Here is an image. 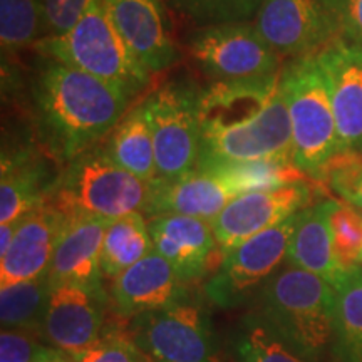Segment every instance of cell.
I'll list each match as a JSON object with an SVG mask.
<instances>
[{"mask_svg": "<svg viewBox=\"0 0 362 362\" xmlns=\"http://www.w3.org/2000/svg\"><path fill=\"white\" fill-rule=\"evenodd\" d=\"M56 180H49L45 161L29 149L8 153L4 149L0 176V225L17 223L27 214L47 202Z\"/></svg>", "mask_w": 362, "mask_h": 362, "instance_id": "22", "label": "cell"}, {"mask_svg": "<svg viewBox=\"0 0 362 362\" xmlns=\"http://www.w3.org/2000/svg\"><path fill=\"white\" fill-rule=\"evenodd\" d=\"M17 223H19V221H17ZM17 223L0 225V257L6 255L8 247H11L13 235H16V230H17Z\"/></svg>", "mask_w": 362, "mask_h": 362, "instance_id": "36", "label": "cell"}, {"mask_svg": "<svg viewBox=\"0 0 362 362\" xmlns=\"http://www.w3.org/2000/svg\"><path fill=\"white\" fill-rule=\"evenodd\" d=\"M330 188L349 205L362 210V156L339 155L327 171Z\"/></svg>", "mask_w": 362, "mask_h": 362, "instance_id": "33", "label": "cell"}, {"mask_svg": "<svg viewBox=\"0 0 362 362\" xmlns=\"http://www.w3.org/2000/svg\"><path fill=\"white\" fill-rule=\"evenodd\" d=\"M49 296H51V282L47 274L33 280L0 287L2 329L27 330L42 336Z\"/></svg>", "mask_w": 362, "mask_h": 362, "instance_id": "25", "label": "cell"}, {"mask_svg": "<svg viewBox=\"0 0 362 362\" xmlns=\"http://www.w3.org/2000/svg\"><path fill=\"white\" fill-rule=\"evenodd\" d=\"M44 37L42 0H0L2 57H11Z\"/></svg>", "mask_w": 362, "mask_h": 362, "instance_id": "27", "label": "cell"}, {"mask_svg": "<svg viewBox=\"0 0 362 362\" xmlns=\"http://www.w3.org/2000/svg\"><path fill=\"white\" fill-rule=\"evenodd\" d=\"M188 52L214 81L270 78L282 71V57L247 22L202 27L189 37Z\"/></svg>", "mask_w": 362, "mask_h": 362, "instance_id": "8", "label": "cell"}, {"mask_svg": "<svg viewBox=\"0 0 362 362\" xmlns=\"http://www.w3.org/2000/svg\"><path fill=\"white\" fill-rule=\"evenodd\" d=\"M69 220L45 202L17 223L16 235L0 257V287L45 275Z\"/></svg>", "mask_w": 362, "mask_h": 362, "instance_id": "18", "label": "cell"}, {"mask_svg": "<svg viewBox=\"0 0 362 362\" xmlns=\"http://www.w3.org/2000/svg\"><path fill=\"white\" fill-rule=\"evenodd\" d=\"M202 153L198 168L255 161L292 163V124L280 89L270 78L214 81L200 90Z\"/></svg>", "mask_w": 362, "mask_h": 362, "instance_id": "1", "label": "cell"}, {"mask_svg": "<svg viewBox=\"0 0 362 362\" xmlns=\"http://www.w3.org/2000/svg\"><path fill=\"white\" fill-rule=\"evenodd\" d=\"M259 320L302 359L319 361L336 337V288L293 265L275 272L262 291Z\"/></svg>", "mask_w": 362, "mask_h": 362, "instance_id": "3", "label": "cell"}, {"mask_svg": "<svg viewBox=\"0 0 362 362\" xmlns=\"http://www.w3.org/2000/svg\"><path fill=\"white\" fill-rule=\"evenodd\" d=\"M155 252L166 259L185 284L218 270L225 253L216 243L210 221L188 215L165 214L148 221Z\"/></svg>", "mask_w": 362, "mask_h": 362, "instance_id": "16", "label": "cell"}, {"mask_svg": "<svg viewBox=\"0 0 362 362\" xmlns=\"http://www.w3.org/2000/svg\"><path fill=\"white\" fill-rule=\"evenodd\" d=\"M151 183L121 168L101 146H93L67 163L57 175L47 202L67 220L112 221L146 214Z\"/></svg>", "mask_w": 362, "mask_h": 362, "instance_id": "6", "label": "cell"}, {"mask_svg": "<svg viewBox=\"0 0 362 362\" xmlns=\"http://www.w3.org/2000/svg\"><path fill=\"white\" fill-rule=\"evenodd\" d=\"M153 250L155 245L143 214H131L110 221L101 250L103 277L115 280Z\"/></svg>", "mask_w": 362, "mask_h": 362, "instance_id": "24", "label": "cell"}, {"mask_svg": "<svg viewBox=\"0 0 362 362\" xmlns=\"http://www.w3.org/2000/svg\"><path fill=\"white\" fill-rule=\"evenodd\" d=\"M336 203L334 200H325L298 211L287 250L291 265L319 275L334 287L347 272L339 264L334 252L330 214Z\"/></svg>", "mask_w": 362, "mask_h": 362, "instance_id": "21", "label": "cell"}, {"mask_svg": "<svg viewBox=\"0 0 362 362\" xmlns=\"http://www.w3.org/2000/svg\"><path fill=\"white\" fill-rule=\"evenodd\" d=\"M104 292L79 284L51 285L42 336L67 356L78 354L106 334Z\"/></svg>", "mask_w": 362, "mask_h": 362, "instance_id": "14", "label": "cell"}, {"mask_svg": "<svg viewBox=\"0 0 362 362\" xmlns=\"http://www.w3.org/2000/svg\"><path fill=\"white\" fill-rule=\"evenodd\" d=\"M337 37L362 45V0H324Z\"/></svg>", "mask_w": 362, "mask_h": 362, "instance_id": "35", "label": "cell"}, {"mask_svg": "<svg viewBox=\"0 0 362 362\" xmlns=\"http://www.w3.org/2000/svg\"><path fill=\"white\" fill-rule=\"evenodd\" d=\"M107 220H69L54 252L47 277L51 285L79 284L103 291L101 250Z\"/></svg>", "mask_w": 362, "mask_h": 362, "instance_id": "20", "label": "cell"}, {"mask_svg": "<svg viewBox=\"0 0 362 362\" xmlns=\"http://www.w3.org/2000/svg\"><path fill=\"white\" fill-rule=\"evenodd\" d=\"M33 47L40 57L96 76L131 98L141 93L153 76L117 30L103 0H93L67 33L45 35Z\"/></svg>", "mask_w": 362, "mask_h": 362, "instance_id": "5", "label": "cell"}, {"mask_svg": "<svg viewBox=\"0 0 362 362\" xmlns=\"http://www.w3.org/2000/svg\"><path fill=\"white\" fill-rule=\"evenodd\" d=\"M144 103L155 141L156 180L173 181L197 170L202 153L200 89L168 83Z\"/></svg>", "mask_w": 362, "mask_h": 362, "instance_id": "7", "label": "cell"}, {"mask_svg": "<svg viewBox=\"0 0 362 362\" xmlns=\"http://www.w3.org/2000/svg\"><path fill=\"white\" fill-rule=\"evenodd\" d=\"M44 362H71V361H69V356H67V354H61V356L54 357V359H49V361H44Z\"/></svg>", "mask_w": 362, "mask_h": 362, "instance_id": "37", "label": "cell"}, {"mask_svg": "<svg viewBox=\"0 0 362 362\" xmlns=\"http://www.w3.org/2000/svg\"><path fill=\"white\" fill-rule=\"evenodd\" d=\"M104 151L116 165L153 183L156 180V158L153 131L149 124L146 103L136 104L106 136Z\"/></svg>", "mask_w": 362, "mask_h": 362, "instance_id": "23", "label": "cell"}, {"mask_svg": "<svg viewBox=\"0 0 362 362\" xmlns=\"http://www.w3.org/2000/svg\"><path fill=\"white\" fill-rule=\"evenodd\" d=\"M310 198V187L304 180L233 198L211 221L220 250L226 255L248 238L282 223L309 206Z\"/></svg>", "mask_w": 362, "mask_h": 362, "instance_id": "11", "label": "cell"}, {"mask_svg": "<svg viewBox=\"0 0 362 362\" xmlns=\"http://www.w3.org/2000/svg\"><path fill=\"white\" fill-rule=\"evenodd\" d=\"M187 19L203 27L248 22L257 16L264 0H166Z\"/></svg>", "mask_w": 362, "mask_h": 362, "instance_id": "28", "label": "cell"}, {"mask_svg": "<svg viewBox=\"0 0 362 362\" xmlns=\"http://www.w3.org/2000/svg\"><path fill=\"white\" fill-rule=\"evenodd\" d=\"M334 288L336 354L341 362H362V267L347 270Z\"/></svg>", "mask_w": 362, "mask_h": 362, "instance_id": "26", "label": "cell"}, {"mask_svg": "<svg viewBox=\"0 0 362 362\" xmlns=\"http://www.w3.org/2000/svg\"><path fill=\"white\" fill-rule=\"evenodd\" d=\"M253 25L280 57L314 56L337 37L324 0H264Z\"/></svg>", "mask_w": 362, "mask_h": 362, "instance_id": "12", "label": "cell"}, {"mask_svg": "<svg viewBox=\"0 0 362 362\" xmlns=\"http://www.w3.org/2000/svg\"><path fill=\"white\" fill-rule=\"evenodd\" d=\"M39 334L17 329H2L0 362H44L64 354L51 344L40 341Z\"/></svg>", "mask_w": 362, "mask_h": 362, "instance_id": "32", "label": "cell"}, {"mask_svg": "<svg viewBox=\"0 0 362 362\" xmlns=\"http://www.w3.org/2000/svg\"><path fill=\"white\" fill-rule=\"evenodd\" d=\"M334 252L344 270H351L359 265L362 252V215L352 205L336 203L330 214Z\"/></svg>", "mask_w": 362, "mask_h": 362, "instance_id": "30", "label": "cell"}, {"mask_svg": "<svg viewBox=\"0 0 362 362\" xmlns=\"http://www.w3.org/2000/svg\"><path fill=\"white\" fill-rule=\"evenodd\" d=\"M126 332L153 362H216L210 320L188 302L136 315Z\"/></svg>", "mask_w": 362, "mask_h": 362, "instance_id": "9", "label": "cell"}, {"mask_svg": "<svg viewBox=\"0 0 362 362\" xmlns=\"http://www.w3.org/2000/svg\"><path fill=\"white\" fill-rule=\"evenodd\" d=\"M30 96L40 133L67 163L106 138L131 103L124 89L47 57L33 76Z\"/></svg>", "mask_w": 362, "mask_h": 362, "instance_id": "2", "label": "cell"}, {"mask_svg": "<svg viewBox=\"0 0 362 362\" xmlns=\"http://www.w3.org/2000/svg\"><path fill=\"white\" fill-rule=\"evenodd\" d=\"M245 193L230 166L197 168L173 181L155 180L144 215H188L214 221L233 198Z\"/></svg>", "mask_w": 362, "mask_h": 362, "instance_id": "13", "label": "cell"}, {"mask_svg": "<svg viewBox=\"0 0 362 362\" xmlns=\"http://www.w3.org/2000/svg\"><path fill=\"white\" fill-rule=\"evenodd\" d=\"M315 56L329 84L341 155L362 156V45L336 37Z\"/></svg>", "mask_w": 362, "mask_h": 362, "instance_id": "15", "label": "cell"}, {"mask_svg": "<svg viewBox=\"0 0 362 362\" xmlns=\"http://www.w3.org/2000/svg\"><path fill=\"white\" fill-rule=\"evenodd\" d=\"M136 57L151 72L166 71L178 57L166 0H103Z\"/></svg>", "mask_w": 362, "mask_h": 362, "instance_id": "17", "label": "cell"}, {"mask_svg": "<svg viewBox=\"0 0 362 362\" xmlns=\"http://www.w3.org/2000/svg\"><path fill=\"white\" fill-rule=\"evenodd\" d=\"M185 285L175 267L153 250L111 280V298L117 314L131 320L181 302Z\"/></svg>", "mask_w": 362, "mask_h": 362, "instance_id": "19", "label": "cell"}, {"mask_svg": "<svg viewBox=\"0 0 362 362\" xmlns=\"http://www.w3.org/2000/svg\"><path fill=\"white\" fill-rule=\"evenodd\" d=\"M280 89L292 124V161L304 176L325 180L341 155L336 115L319 59H292L280 71Z\"/></svg>", "mask_w": 362, "mask_h": 362, "instance_id": "4", "label": "cell"}, {"mask_svg": "<svg viewBox=\"0 0 362 362\" xmlns=\"http://www.w3.org/2000/svg\"><path fill=\"white\" fill-rule=\"evenodd\" d=\"M296 216L297 214L226 253L218 270L208 280V298L230 309L242 304L253 288L267 282L287 259Z\"/></svg>", "mask_w": 362, "mask_h": 362, "instance_id": "10", "label": "cell"}, {"mask_svg": "<svg viewBox=\"0 0 362 362\" xmlns=\"http://www.w3.org/2000/svg\"><path fill=\"white\" fill-rule=\"evenodd\" d=\"M359 265L362 267V252H361V257H359Z\"/></svg>", "mask_w": 362, "mask_h": 362, "instance_id": "38", "label": "cell"}, {"mask_svg": "<svg viewBox=\"0 0 362 362\" xmlns=\"http://www.w3.org/2000/svg\"><path fill=\"white\" fill-rule=\"evenodd\" d=\"M240 362H309L288 349L260 320L250 319L235 341Z\"/></svg>", "mask_w": 362, "mask_h": 362, "instance_id": "29", "label": "cell"}, {"mask_svg": "<svg viewBox=\"0 0 362 362\" xmlns=\"http://www.w3.org/2000/svg\"><path fill=\"white\" fill-rule=\"evenodd\" d=\"M93 0H42L44 37L64 34L90 6Z\"/></svg>", "mask_w": 362, "mask_h": 362, "instance_id": "34", "label": "cell"}, {"mask_svg": "<svg viewBox=\"0 0 362 362\" xmlns=\"http://www.w3.org/2000/svg\"><path fill=\"white\" fill-rule=\"evenodd\" d=\"M71 362H153L133 342L128 332L107 329V332L88 349L69 356Z\"/></svg>", "mask_w": 362, "mask_h": 362, "instance_id": "31", "label": "cell"}]
</instances>
